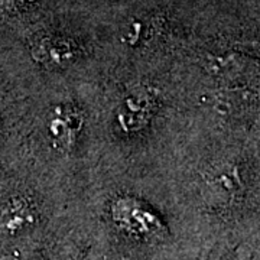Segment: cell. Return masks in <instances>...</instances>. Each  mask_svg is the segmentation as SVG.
<instances>
[{
    "instance_id": "obj_4",
    "label": "cell",
    "mask_w": 260,
    "mask_h": 260,
    "mask_svg": "<svg viewBox=\"0 0 260 260\" xmlns=\"http://www.w3.org/2000/svg\"><path fill=\"white\" fill-rule=\"evenodd\" d=\"M35 61L48 68H61L71 64L80 55L74 41L61 35H48L39 39L32 48Z\"/></svg>"
},
{
    "instance_id": "obj_2",
    "label": "cell",
    "mask_w": 260,
    "mask_h": 260,
    "mask_svg": "<svg viewBox=\"0 0 260 260\" xmlns=\"http://www.w3.org/2000/svg\"><path fill=\"white\" fill-rule=\"evenodd\" d=\"M155 110V99L146 90H135L124 97L116 110L114 124L120 133L133 135L149 124Z\"/></svg>"
},
{
    "instance_id": "obj_3",
    "label": "cell",
    "mask_w": 260,
    "mask_h": 260,
    "mask_svg": "<svg viewBox=\"0 0 260 260\" xmlns=\"http://www.w3.org/2000/svg\"><path fill=\"white\" fill-rule=\"evenodd\" d=\"M83 113L73 104L55 106L48 114V136L61 150H68L74 146L83 132Z\"/></svg>"
},
{
    "instance_id": "obj_5",
    "label": "cell",
    "mask_w": 260,
    "mask_h": 260,
    "mask_svg": "<svg viewBox=\"0 0 260 260\" xmlns=\"http://www.w3.org/2000/svg\"><path fill=\"white\" fill-rule=\"evenodd\" d=\"M8 6L12 9H20L25 10L29 8H34L38 3V0H3Z\"/></svg>"
},
{
    "instance_id": "obj_6",
    "label": "cell",
    "mask_w": 260,
    "mask_h": 260,
    "mask_svg": "<svg viewBox=\"0 0 260 260\" xmlns=\"http://www.w3.org/2000/svg\"><path fill=\"white\" fill-rule=\"evenodd\" d=\"M215 260H257V256H249V257H243V259H233L230 256H224V257H218Z\"/></svg>"
},
{
    "instance_id": "obj_1",
    "label": "cell",
    "mask_w": 260,
    "mask_h": 260,
    "mask_svg": "<svg viewBox=\"0 0 260 260\" xmlns=\"http://www.w3.org/2000/svg\"><path fill=\"white\" fill-rule=\"evenodd\" d=\"M0 240L12 247L51 240L48 214L37 197L18 192L0 201Z\"/></svg>"
}]
</instances>
